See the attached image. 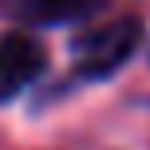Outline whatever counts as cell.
<instances>
[{"instance_id": "2", "label": "cell", "mask_w": 150, "mask_h": 150, "mask_svg": "<svg viewBox=\"0 0 150 150\" xmlns=\"http://www.w3.org/2000/svg\"><path fill=\"white\" fill-rule=\"evenodd\" d=\"M44 67H47V52L40 40H32L28 32L0 36V103L20 95Z\"/></svg>"}, {"instance_id": "1", "label": "cell", "mask_w": 150, "mask_h": 150, "mask_svg": "<svg viewBox=\"0 0 150 150\" xmlns=\"http://www.w3.org/2000/svg\"><path fill=\"white\" fill-rule=\"evenodd\" d=\"M142 44V24L134 16H119V20L83 28L75 36L71 52H75V75L83 79H103V75L119 71Z\"/></svg>"}, {"instance_id": "3", "label": "cell", "mask_w": 150, "mask_h": 150, "mask_svg": "<svg viewBox=\"0 0 150 150\" xmlns=\"http://www.w3.org/2000/svg\"><path fill=\"white\" fill-rule=\"evenodd\" d=\"M107 0H0V8L12 20L32 24V28H40V24L52 28V24H67V20H87Z\"/></svg>"}]
</instances>
